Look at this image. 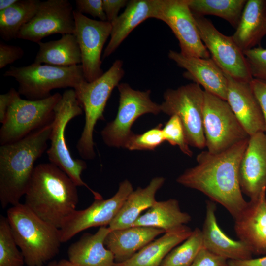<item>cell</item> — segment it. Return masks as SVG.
Returning a JSON list of instances; mask_svg holds the SVG:
<instances>
[{
	"mask_svg": "<svg viewBox=\"0 0 266 266\" xmlns=\"http://www.w3.org/2000/svg\"><path fill=\"white\" fill-rule=\"evenodd\" d=\"M123 62L117 60L103 74L92 82L85 79L73 89L85 113V123L76 149L83 160H91L96 156L93 139L95 126L98 120H104V111L113 89L124 75Z\"/></svg>",
	"mask_w": 266,
	"mask_h": 266,
	"instance_id": "cell-5",
	"label": "cell"
},
{
	"mask_svg": "<svg viewBox=\"0 0 266 266\" xmlns=\"http://www.w3.org/2000/svg\"><path fill=\"white\" fill-rule=\"evenodd\" d=\"M194 15H213L220 17L236 28L245 5L246 0H187Z\"/></svg>",
	"mask_w": 266,
	"mask_h": 266,
	"instance_id": "cell-31",
	"label": "cell"
},
{
	"mask_svg": "<svg viewBox=\"0 0 266 266\" xmlns=\"http://www.w3.org/2000/svg\"><path fill=\"white\" fill-rule=\"evenodd\" d=\"M203 126L207 151L221 153L249 138L227 101L204 91Z\"/></svg>",
	"mask_w": 266,
	"mask_h": 266,
	"instance_id": "cell-11",
	"label": "cell"
},
{
	"mask_svg": "<svg viewBox=\"0 0 266 266\" xmlns=\"http://www.w3.org/2000/svg\"><path fill=\"white\" fill-rule=\"evenodd\" d=\"M228 81L226 101L249 136L265 132V122L259 102L250 82L236 80L225 73Z\"/></svg>",
	"mask_w": 266,
	"mask_h": 266,
	"instance_id": "cell-20",
	"label": "cell"
},
{
	"mask_svg": "<svg viewBox=\"0 0 266 266\" xmlns=\"http://www.w3.org/2000/svg\"><path fill=\"white\" fill-rule=\"evenodd\" d=\"M266 188L250 199L241 214L235 218L234 230L239 240L253 253L266 254Z\"/></svg>",
	"mask_w": 266,
	"mask_h": 266,
	"instance_id": "cell-18",
	"label": "cell"
},
{
	"mask_svg": "<svg viewBox=\"0 0 266 266\" xmlns=\"http://www.w3.org/2000/svg\"><path fill=\"white\" fill-rule=\"evenodd\" d=\"M3 76L15 78L19 84L18 92L29 100L48 98L55 89H74L85 79L81 65L59 66L35 63L11 66Z\"/></svg>",
	"mask_w": 266,
	"mask_h": 266,
	"instance_id": "cell-7",
	"label": "cell"
},
{
	"mask_svg": "<svg viewBox=\"0 0 266 266\" xmlns=\"http://www.w3.org/2000/svg\"><path fill=\"white\" fill-rule=\"evenodd\" d=\"M110 231L104 226L94 234L84 233L68 247V260L78 266H114V255L104 244Z\"/></svg>",
	"mask_w": 266,
	"mask_h": 266,
	"instance_id": "cell-22",
	"label": "cell"
},
{
	"mask_svg": "<svg viewBox=\"0 0 266 266\" xmlns=\"http://www.w3.org/2000/svg\"><path fill=\"white\" fill-rule=\"evenodd\" d=\"M7 217L0 216V266H23L24 256L18 249Z\"/></svg>",
	"mask_w": 266,
	"mask_h": 266,
	"instance_id": "cell-33",
	"label": "cell"
},
{
	"mask_svg": "<svg viewBox=\"0 0 266 266\" xmlns=\"http://www.w3.org/2000/svg\"><path fill=\"white\" fill-rule=\"evenodd\" d=\"M18 0H0V11L7 9L14 5Z\"/></svg>",
	"mask_w": 266,
	"mask_h": 266,
	"instance_id": "cell-44",
	"label": "cell"
},
{
	"mask_svg": "<svg viewBox=\"0 0 266 266\" xmlns=\"http://www.w3.org/2000/svg\"><path fill=\"white\" fill-rule=\"evenodd\" d=\"M191 220V216L181 211L178 200L171 199L156 201L132 226L154 227L166 233L185 225Z\"/></svg>",
	"mask_w": 266,
	"mask_h": 266,
	"instance_id": "cell-29",
	"label": "cell"
},
{
	"mask_svg": "<svg viewBox=\"0 0 266 266\" xmlns=\"http://www.w3.org/2000/svg\"><path fill=\"white\" fill-rule=\"evenodd\" d=\"M18 91L14 88H11L7 93L0 95V122L2 124L4 121L8 109L12 103Z\"/></svg>",
	"mask_w": 266,
	"mask_h": 266,
	"instance_id": "cell-42",
	"label": "cell"
},
{
	"mask_svg": "<svg viewBox=\"0 0 266 266\" xmlns=\"http://www.w3.org/2000/svg\"><path fill=\"white\" fill-rule=\"evenodd\" d=\"M165 181L163 177H155L144 188L138 187L128 196L119 212L108 226L111 230L131 227L141 213L157 201L155 195Z\"/></svg>",
	"mask_w": 266,
	"mask_h": 266,
	"instance_id": "cell-27",
	"label": "cell"
},
{
	"mask_svg": "<svg viewBox=\"0 0 266 266\" xmlns=\"http://www.w3.org/2000/svg\"><path fill=\"white\" fill-rule=\"evenodd\" d=\"M119 104L115 119L108 123L101 131L104 143L111 147L123 148L133 133L131 128L136 120L148 113L157 115L161 112L160 104L150 98L151 90L133 89L129 84L119 83Z\"/></svg>",
	"mask_w": 266,
	"mask_h": 266,
	"instance_id": "cell-10",
	"label": "cell"
},
{
	"mask_svg": "<svg viewBox=\"0 0 266 266\" xmlns=\"http://www.w3.org/2000/svg\"><path fill=\"white\" fill-rule=\"evenodd\" d=\"M164 230L150 227L131 226L111 230L104 241L113 254L116 263L124 261L152 241Z\"/></svg>",
	"mask_w": 266,
	"mask_h": 266,
	"instance_id": "cell-23",
	"label": "cell"
},
{
	"mask_svg": "<svg viewBox=\"0 0 266 266\" xmlns=\"http://www.w3.org/2000/svg\"><path fill=\"white\" fill-rule=\"evenodd\" d=\"M168 58L184 68V77L201 85L204 91L227 100L228 81L224 72L211 58L186 56L169 50Z\"/></svg>",
	"mask_w": 266,
	"mask_h": 266,
	"instance_id": "cell-19",
	"label": "cell"
},
{
	"mask_svg": "<svg viewBox=\"0 0 266 266\" xmlns=\"http://www.w3.org/2000/svg\"><path fill=\"white\" fill-rule=\"evenodd\" d=\"M191 229L184 225L166 232L154 239L127 260L115 263L114 266H160L166 256L191 234Z\"/></svg>",
	"mask_w": 266,
	"mask_h": 266,
	"instance_id": "cell-26",
	"label": "cell"
},
{
	"mask_svg": "<svg viewBox=\"0 0 266 266\" xmlns=\"http://www.w3.org/2000/svg\"><path fill=\"white\" fill-rule=\"evenodd\" d=\"M11 231L27 266H42L59 252V229L36 215L24 204L7 211Z\"/></svg>",
	"mask_w": 266,
	"mask_h": 266,
	"instance_id": "cell-4",
	"label": "cell"
},
{
	"mask_svg": "<svg viewBox=\"0 0 266 266\" xmlns=\"http://www.w3.org/2000/svg\"><path fill=\"white\" fill-rule=\"evenodd\" d=\"M216 208L214 201H207L205 218L201 230L203 247L228 260L252 258L253 253L245 243L231 238L220 228L215 215Z\"/></svg>",
	"mask_w": 266,
	"mask_h": 266,
	"instance_id": "cell-21",
	"label": "cell"
},
{
	"mask_svg": "<svg viewBox=\"0 0 266 266\" xmlns=\"http://www.w3.org/2000/svg\"><path fill=\"white\" fill-rule=\"evenodd\" d=\"M41 1L18 0L14 5L0 11V35L5 41L17 38L21 28L36 13Z\"/></svg>",
	"mask_w": 266,
	"mask_h": 266,
	"instance_id": "cell-30",
	"label": "cell"
},
{
	"mask_svg": "<svg viewBox=\"0 0 266 266\" xmlns=\"http://www.w3.org/2000/svg\"><path fill=\"white\" fill-rule=\"evenodd\" d=\"M266 35V0H248L232 36L243 52L255 47Z\"/></svg>",
	"mask_w": 266,
	"mask_h": 266,
	"instance_id": "cell-25",
	"label": "cell"
},
{
	"mask_svg": "<svg viewBox=\"0 0 266 266\" xmlns=\"http://www.w3.org/2000/svg\"><path fill=\"white\" fill-rule=\"evenodd\" d=\"M161 112L180 119L189 146L198 149L206 147L203 126L204 90L197 83L168 89L164 93Z\"/></svg>",
	"mask_w": 266,
	"mask_h": 266,
	"instance_id": "cell-9",
	"label": "cell"
},
{
	"mask_svg": "<svg viewBox=\"0 0 266 266\" xmlns=\"http://www.w3.org/2000/svg\"><path fill=\"white\" fill-rule=\"evenodd\" d=\"M202 247V231L196 228L182 244L166 256L160 266H190Z\"/></svg>",
	"mask_w": 266,
	"mask_h": 266,
	"instance_id": "cell-32",
	"label": "cell"
},
{
	"mask_svg": "<svg viewBox=\"0 0 266 266\" xmlns=\"http://www.w3.org/2000/svg\"><path fill=\"white\" fill-rule=\"evenodd\" d=\"M154 18L166 23L178 40L186 56L209 58L187 0H155Z\"/></svg>",
	"mask_w": 266,
	"mask_h": 266,
	"instance_id": "cell-13",
	"label": "cell"
},
{
	"mask_svg": "<svg viewBox=\"0 0 266 266\" xmlns=\"http://www.w3.org/2000/svg\"><path fill=\"white\" fill-rule=\"evenodd\" d=\"M73 7L67 0L41 1L32 19L20 29L17 38L38 43L55 34H74Z\"/></svg>",
	"mask_w": 266,
	"mask_h": 266,
	"instance_id": "cell-16",
	"label": "cell"
},
{
	"mask_svg": "<svg viewBox=\"0 0 266 266\" xmlns=\"http://www.w3.org/2000/svg\"><path fill=\"white\" fill-rule=\"evenodd\" d=\"M133 190L132 183L125 179L119 184L117 191L110 198L95 199L87 208L76 209L59 229L62 243L68 241L80 232L91 227L109 226Z\"/></svg>",
	"mask_w": 266,
	"mask_h": 266,
	"instance_id": "cell-14",
	"label": "cell"
},
{
	"mask_svg": "<svg viewBox=\"0 0 266 266\" xmlns=\"http://www.w3.org/2000/svg\"><path fill=\"white\" fill-rule=\"evenodd\" d=\"M242 192L250 199L266 188V135L260 132L249 137L239 167Z\"/></svg>",
	"mask_w": 266,
	"mask_h": 266,
	"instance_id": "cell-17",
	"label": "cell"
},
{
	"mask_svg": "<svg viewBox=\"0 0 266 266\" xmlns=\"http://www.w3.org/2000/svg\"><path fill=\"white\" fill-rule=\"evenodd\" d=\"M76 10L80 13L88 14L100 21H107L103 9L102 0H76Z\"/></svg>",
	"mask_w": 266,
	"mask_h": 266,
	"instance_id": "cell-38",
	"label": "cell"
},
{
	"mask_svg": "<svg viewBox=\"0 0 266 266\" xmlns=\"http://www.w3.org/2000/svg\"><path fill=\"white\" fill-rule=\"evenodd\" d=\"M227 260L202 247L190 266H228Z\"/></svg>",
	"mask_w": 266,
	"mask_h": 266,
	"instance_id": "cell-37",
	"label": "cell"
},
{
	"mask_svg": "<svg viewBox=\"0 0 266 266\" xmlns=\"http://www.w3.org/2000/svg\"><path fill=\"white\" fill-rule=\"evenodd\" d=\"M24 54L23 49L17 45L0 43V68L22 58Z\"/></svg>",
	"mask_w": 266,
	"mask_h": 266,
	"instance_id": "cell-39",
	"label": "cell"
},
{
	"mask_svg": "<svg viewBox=\"0 0 266 266\" xmlns=\"http://www.w3.org/2000/svg\"><path fill=\"white\" fill-rule=\"evenodd\" d=\"M57 266H78L71 262L68 260L62 259L59 262H57Z\"/></svg>",
	"mask_w": 266,
	"mask_h": 266,
	"instance_id": "cell-45",
	"label": "cell"
},
{
	"mask_svg": "<svg viewBox=\"0 0 266 266\" xmlns=\"http://www.w3.org/2000/svg\"><path fill=\"white\" fill-rule=\"evenodd\" d=\"M37 44L39 48L33 63L59 66L81 64V51L74 34H63L58 40Z\"/></svg>",
	"mask_w": 266,
	"mask_h": 266,
	"instance_id": "cell-28",
	"label": "cell"
},
{
	"mask_svg": "<svg viewBox=\"0 0 266 266\" xmlns=\"http://www.w3.org/2000/svg\"><path fill=\"white\" fill-rule=\"evenodd\" d=\"M73 14L74 34L81 51L84 78L92 82L103 74L101 55L104 45L111 34V24L89 18L76 9Z\"/></svg>",
	"mask_w": 266,
	"mask_h": 266,
	"instance_id": "cell-15",
	"label": "cell"
},
{
	"mask_svg": "<svg viewBox=\"0 0 266 266\" xmlns=\"http://www.w3.org/2000/svg\"><path fill=\"white\" fill-rule=\"evenodd\" d=\"M77 186L59 167L51 163L35 166L24 195L26 205L36 215L58 229L76 210Z\"/></svg>",
	"mask_w": 266,
	"mask_h": 266,
	"instance_id": "cell-2",
	"label": "cell"
},
{
	"mask_svg": "<svg viewBox=\"0 0 266 266\" xmlns=\"http://www.w3.org/2000/svg\"><path fill=\"white\" fill-rule=\"evenodd\" d=\"M155 7V0L129 1L124 11L111 23L110 39L102 59L111 55L138 25L148 18H154Z\"/></svg>",
	"mask_w": 266,
	"mask_h": 266,
	"instance_id": "cell-24",
	"label": "cell"
},
{
	"mask_svg": "<svg viewBox=\"0 0 266 266\" xmlns=\"http://www.w3.org/2000/svg\"><path fill=\"white\" fill-rule=\"evenodd\" d=\"M42 266H57V262L56 261H52L51 262H50L49 263H48L47 265H43Z\"/></svg>",
	"mask_w": 266,
	"mask_h": 266,
	"instance_id": "cell-46",
	"label": "cell"
},
{
	"mask_svg": "<svg viewBox=\"0 0 266 266\" xmlns=\"http://www.w3.org/2000/svg\"><path fill=\"white\" fill-rule=\"evenodd\" d=\"M54 111L49 140L50 146L46 151L50 163L65 172L77 186L87 188L95 199L102 198L100 194L90 188L82 180L81 175L87 168L86 163L82 159H74L66 142L65 132L68 123L72 119L83 114V109L73 89L66 90L63 93Z\"/></svg>",
	"mask_w": 266,
	"mask_h": 266,
	"instance_id": "cell-6",
	"label": "cell"
},
{
	"mask_svg": "<svg viewBox=\"0 0 266 266\" xmlns=\"http://www.w3.org/2000/svg\"><path fill=\"white\" fill-rule=\"evenodd\" d=\"M57 92L39 100L22 99L15 96L0 129V145L13 143L51 123L55 108L62 98Z\"/></svg>",
	"mask_w": 266,
	"mask_h": 266,
	"instance_id": "cell-8",
	"label": "cell"
},
{
	"mask_svg": "<svg viewBox=\"0 0 266 266\" xmlns=\"http://www.w3.org/2000/svg\"><path fill=\"white\" fill-rule=\"evenodd\" d=\"M162 131L165 141L172 146H178L182 152L188 156H193L183 124L177 116H171L162 128Z\"/></svg>",
	"mask_w": 266,
	"mask_h": 266,
	"instance_id": "cell-35",
	"label": "cell"
},
{
	"mask_svg": "<svg viewBox=\"0 0 266 266\" xmlns=\"http://www.w3.org/2000/svg\"><path fill=\"white\" fill-rule=\"evenodd\" d=\"M228 266H266V256L243 260L228 261Z\"/></svg>",
	"mask_w": 266,
	"mask_h": 266,
	"instance_id": "cell-43",
	"label": "cell"
},
{
	"mask_svg": "<svg viewBox=\"0 0 266 266\" xmlns=\"http://www.w3.org/2000/svg\"><path fill=\"white\" fill-rule=\"evenodd\" d=\"M165 141L162 124L141 134L133 133L127 140L124 148L129 150H153Z\"/></svg>",
	"mask_w": 266,
	"mask_h": 266,
	"instance_id": "cell-34",
	"label": "cell"
},
{
	"mask_svg": "<svg viewBox=\"0 0 266 266\" xmlns=\"http://www.w3.org/2000/svg\"><path fill=\"white\" fill-rule=\"evenodd\" d=\"M249 138L219 153L201 152L196 157L197 165L185 170L176 182L202 192L236 218L248 203L240 188L239 167Z\"/></svg>",
	"mask_w": 266,
	"mask_h": 266,
	"instance_id": "cell-1",
	"label": "cell"
},
{
	"mask_svg": "<svg viewBox=\"0 0 266 266\" xmlns=\"http://www.w3.org/2000/svg\"><path fill=\"white\" fill-rule=\"evenodd\" d=\"M250 84L259 102L265 122V132L266 135V82L253 78Z\"/></svg>",
	"mask_w": 266,
	"mask_h": 266,
	"instance_id": "cell-40",
	"label": "cell"
},
{
	"mask_svg": "<svg viewBox=\"0 0 266 266\" xmlns=\"http://www.w3.org/2000/svg\"><path fill=\"white\" fill-rule=\"evenodd\" d=\"M243 53L253 78L266 82V48L255 47Z\"/></svg>",
	"mask_w": 266,
	"mask_h": 266,
	"instance_id": "cell-36",
	"label": "cell"
},
{
	"mask_svg": "<svg viewBox=\"0 0 266 266\" xmlns=\"http://www.w3.org/2000/svg\"><path fill=\"white\" fill-rule=\"evenodd\" d=\"M194 16L200 38L217 66L233 78L250 82L253 78L246 59L232 36L222 33L204 17Z\"/></svg>",
	"mask_w": 266,
	"mask_h": 266,
	"instance_id": "cell-12",
	"label": "cell"
},
{
	"mask_svg": "<svg viewBox=\"0 0 266 266\" xmlns=\"http://www.w3.org/2000/svg\"><path fill=\"white\" fill-rule=\"evenodd\" d=\"M52 122L23 139L0 145V201L3 209L20 203L32 177L34 163L48 147Z\"/></svg>",
	"mask_w": 266,
	"mask_h": 266,
	"instance_id": "cell-3",
	"label": "cell"
},
{
	"mask_svg": "<svg viewBox=\"0 0 266 266\" xmlns=\"http://www.w3.org/2000/svg\"><path fill=\"white\" fill-rule=\"evenodd\" d=\"M128 2L126 0H102L103 9L107 21L111 23L115 20L119 16L120 10L126 6Z\"/></svg>",
	"mask_w": 266,
	"mask_h": 266,
	"instance_id": "cell-41",
	"label": "cell"
}]
</instances>
